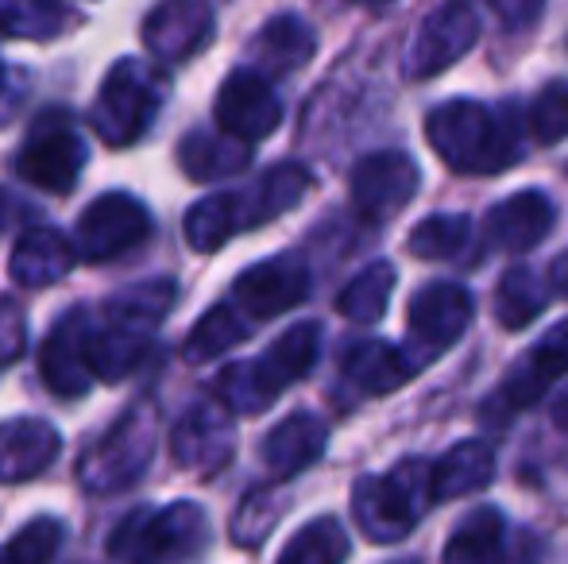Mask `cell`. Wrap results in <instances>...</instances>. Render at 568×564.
I'll list each match as a JSON object with an SVG mask.
<instances>
[{"instance_id": "d6a6232c", "label": "cell", "mask_w": 568, "mask_h": 564, "mask_svg": "<svg viewBox=\"0 0 568 564\" xmlns=\"http://www.w3.org/2000/svg\"><path fill=\"white\" fill-rule=\"evenodd\" d=\"M286 514V495L278 488H252L240 499L236 514L229 522V537L240 550H255L263 545V537L278 526V519Z\"/></svg>"}, {"instance_id": "4fadbf2b", "label": "cell", "mask_w": 568, "mask_h": 564, "mask_svg": "<svg viewBox=\"0 0 568 564\" xmlns=\"http://www.w3.org/2000/svg\"><path fill=\"white\" fill-rule=\"evenodd\" d=\"M422 171L406 151H372L348 174L352 205L364 221H390L414 202Z\"/></svg>"}, {"instance_id": "83f0119b", "label": "cell", "mask_w": 568, "mask_h": 564, "mask_svg": "<svg viewBox=\"0 0 568 564\" xmlns=\"http://www.w3.org/2000/svg\"><path fill=\"white\" fill-rule=\"evenodd\" d=\"M179 158L194 182H221L252 163V143L232 140L225 132H190L179 143Z\"/></svg>"}, {"instance_id": "ab89813d", "label": "cell", "mask_w": 568, "mask_h": 564, "mask_svg": "<svg viewBox=\"0 0 568 564\" xmlns=\"http://www.w3.org/2000/svg\"><path fill=\"white\" fill-rule=\"evenodd\" d=\"M549 294H557V298H568V252H561V256L549 264Z\"/></svg>"}, {"instance_id": "9a60e30c", "label": "cell", "mask_w": 568, "mask_h": 564, "mask_svg": "<svg viewBox=\"0 0 568 564\" xmlns=\"http://www.w3.org/2000/svg\"><path fill=\"white\" fill-rule=\"evenodd\" d=\"M471 321V294L453 279L426 283L410 298L406 309V329L418 348V363H429L434 356H442L445 348H453L464 337Z\"/></svg>"}, {"instance_id": "8992f818", "label": "cell", "mask_w": 568, "mask_h": 564, "mask_svg": "<svg viewBox=\"0 0 568 564\" xmlns=\"http://www.w3.org/2000/svg\"><path fill=\"white\" fill-rule=\"evenodd\" d=\"M429 506L434 499H429L426 460H403L383 475H364L352 491V514L375 545L403 542Z\"/></svg>"}, {"instance_id": "ffe728a7", "label": "cell", "mask_w": 568, "mask_h": 564, "mask_svg": "<svg viewBox=\"0 0 568 564\" xmlns=\"http://www.w3.org/2000/svg\"><path fill=\"white\" fill-rule=\"evenodd\" d=\"M554 202L541 189H523L515 197H503L484 217V236L499 252H530L554 233Z\"/></svg>"}, {"instance_id": "d590c367", "label": "cell", "mask_w": 568, "mask_h": 564, "mask_svg": "<svg viewBox=\"0 0 568 564\" xmlns=\"http://www.w3.org/2000/svg\"><path fill=\"white\" fill-rule=\"evenodd\" d=\"M62 545V522L43 514L31 519L8 545H0V564H51Z\"/></svg>"}, {"instance_id": "9c48e42d", "label": "cell", "mask_w": 568, "mask_h": 564, "mask_svg": "<svg viewBox=\"0 0 568 564\" xmlns=\"http://www.w3.org/2000/svg\"><path fill=\"white\" fill-rule=\"evenodd\" d=\"M85 171V140L67 109H47L16 155V174L47 194H70Z\"/></svg>"}, {"instance_id": "f1b7e54d", "label": "cell", "mask_w": 568, "mask_h": 564, "mask_svg": "<svg viewBox=\"0 0 568 564\" xmlns=\"http://www.w3.org/2000/svg\"><path fill=\"white\" fill-rule=\"evenodd\" d=\"M247 337H252V321H247L232 301H221V306H213L210 314L190 329L182 356H186L190 363H210V360H217L221 352H229V348L244 345Z\"/></svg>"}, {"instance_id": "44dd1931", "label": "cell", "mask_w": 568, "mask_h": 564, "mask_svg": "<svg viewBox=\"0 0 568 564\" xmlns=\"http://www.w3.org/2000/svg\"><path fill=\"white\" fill-rule=\"evenodd\" d=\"M422 363L414 360L406 348L390 345V340H356L344 348L341 356V376L364 399H379L406 383Z\"/></svg>"}, {"instance_id": "ba28073f", "label": "cell", "mask_w": 568, "mask_h": 564, "mask_svg": "<svg viewBox=\"0 0 568 564\" xmlns=\"http://www.w3.org/2000/svg\"><path fill=\"white\" fill-rule=\"evenodd\" d=\"M159 444V414L151 402L128 410L78 464V483L90 495H116L143 480Z\"/></svg>"}, {"instance_id": "2e32d148", "label": "cell", "mask_w": 568, "mask_h": 564, "mask_svg": "<svg viewBox=\"0 0 568 564\" xmlns=\"http://www.w3.org/2000/svg\"><path fill=\"white\" fill-rule=\"evenodd\" d=\"M213 121L232 140L260 143L283 121V101L275 98V90L260 70H232L221 82L217 101H213Z\"/></svg>"}, {"instance_id": "d6986e66", "label": "cell", "mask_w": 568, "mask_h": 564, "mask_svg": "<svg viewBox=\"0 0 568 564\" xmlns=\"http://www.w3.org/2000/svg\"><path fill=\"white\" fill-rule=\"evenodd\" d=\"M39 368H43V383L51 387L59 399H82L90 387L98 383L85 363V309H70L43 340L39 352Z\"/></svg>"}, {"instance_id": "6da1fadb", "label": "cell", "mask_w": 568, "mask_h": 564, "mask_svg": "<svg viewBox=\"0 0 568 564\" xmlns=\"http://www.w3.org/2000/svg\"><path fill=\"white\" fill-rule=\"evenodd\" d=\"M179 290L171 279H151L90 314L85 309V363L93 379L120 383L151 356V337L163 325Z\"/></svg>"}, {"instance_id": "7a4b0ae2", "label": "cell", "mask_w": 568, "mask_h": 564, "mask_svg": "<svg viewBox=\"0 0 568 564\" xmlns=\"http://www.w3.org/2000/svg\"><path fill=\"white\" fill-rule=\"evenodd\" d=\"M434 155L456 174H499L523 158V129L515 105L449 101L426 116Z\"/></svg>"}, {"instance_id": "ee69618b", "label": "cell", "mask_w": 568, "mask_h": 564, "mask_svg": "<svg viewBox=\"0 0 568 564\" xmlns=\"http://www.w3.org/2000/svg\"><path fill=\"white\" fill-rule=\"evenodd\" d=\"M356 4H387V0H356Z\"/></svg>"}, {"instance_id": "7c38bea8", "label": "cell", "mask_w": 568, "mask_h": 564, "mask_svg": "<svg viewBox=\"0 0 568 564\" xmlns=\"http://www.w3.org/2000/svg\"><path fill=\"white\" fill-rule=\"evenodd\" d=\"M476 39H479V16L471 4L449 0V4L434 8V12L418 23L410 47H406V59H403L406 78L418 82V78L445 74L453 62H460L464 54L476 47Z\"/></svg>"}, {"instance_id": "cb8c5ba5", "label": "cell", "mask_w": 568, "mask_h": 564, "mask_svg": "<svg viewBox=\"0 0 568 564\" xmlns=\"http://www.w3.org/2000/svg\"><path fill=\"white\" fill-rule=\"evenodd\" d=\"M74 244L59 228L36 225L16 240L12 259H8V275L20 286H54L74 271Z\"/></svg>"}, {"instance_id": "30bf717a", "label": "cell", "mask_w": 568, "mask_h": 564, "mask_svg": "<svg viewBox=\"0 0 568 564\" xmlns=\"http://www.w3.org/2000/svg\"><path fill=\"white\" fill-rule=\"evenodd\" d=\"M561 376H568V317L557 321L538 345H530L523 356H518L515 368L503 376V383L487 394L484 418L503 422V418L538 407V402L546 399V391Z\"/></svg>"}, {"instance_id": "7bdbcfd3", "label": "cell", "mask_w": 568, "mask_h": 564, "mask_svg": "<svg viewBox=\"0 0 568 564\" xmlns=\"http://www.w3.org/2000/svg\"><path fill=\"white\" fill-rule=\"evenodd\" d=\"M4 82H8V70H4V62H0V93H4Z\"/></svg>"}, {"instance_id": "d4e9b609", "label": "cell", "mask_w": 568, "mask_h": 564, "mask_svg": "<svg viewBox=\"0 0 568 564\" xmlns=\"http://www.w3.org/2000/svg\"><path fill=\"white\" fill-rule=\"evenodd\" d=\"M495 480V452L487 441H460L445 452L437 464H429V499L449 503L484 491Z\"/></svg>"}, {"instance_id": "4dcf8cb0", "label": "cell", "mask_w": 568, "mask_h": 564, "mask_svg": "<svg viewBox=\"0 0 568 564\" xmlns=\"http://www.w3.org/2000/svg\"><path fill=\"white\" fill-rule=\"evenodd\" d=\"M348 530L341 526V519L322 514V519L306 522L291 542L283 545L275 564H344L348 561Z\"/></svg>"}, {"instance_id": "7402d4cb", "label": "cell", "mask_w": 568, "mask_h": 564, "mask_svg": "<svg viewBox=\"0 0 568 564\" xmlns=\"http://www.w3.org/2000/svg\"><path fill=\"white\" fill-rule=\"evenodd\" d=\"M62 437L43 418L0 422V483H28L59 460Z\"/></svg>"}, {"instance_id": "4316f807", "label": "cell", "mask_w": 568, "mask_h": 564, "mask_svg": "<svg viewBox=\"0 0 568 564\" xmlns=\"http://www.w3.org/2000/svg\"><path fill=\"white\" fill-rule=\"evenodd\" d=\"M507 553V519L495 506H476L449 534L442 564H503Z\"/></svg>"}, {"instance_id": "5b68a950", "label": "cell", "mask_w": 568, "mask_h": 564, "mask_svg": "<svg viewBox=\"0 0 568 564\" xmlns=\"http://www.w3.org/2000/svg\"><path fill=\"white\" fill-rule=\"evenodd\" d=\"M210 545V514L190 499L159 511H132L109 537V557L120 564H179Z\"/></svg>"}, {"instance_id": "f546056e", "label": "cell", "mask_w": 568, "mask_h": 564, "mask_svg": "<svg viewBox=\"0 0 568 564\" xmlns=\"http://www.w3.org/2000/svg\"><path fill=\"white\" fill-rule=\"evenodd\" d=\"M395 283H398L395 264L375 259V264H367L364 271H359L356 279L337 294V314L348 317V321H359V325L379 321L383 309H387V301H390V294H395Z\"/></svg>"}, {"instance_id": "3957f363", "label": "cell", "mask_w": 568, "mask_h": 564, "mask_svg": "<svg viewBox=\"0 0 568 564\" xmlns=\"http://www.w3.org/2000/svg\"><path fill=\"white\" fill-rule=\"evenodd\" d=\"M314 186V174L302 163H278L240 194H210L186 213V240L194 252L210 256L221 244H229L244 228H260L283 213L298 209L302 197Z\"/></svg>"}, {"instance_id": "60d3db41", "label": "cell", "mask_w": 568, "mask_h": 564, "mask_svg": "<svg viewBox=\"0 0 568 564\" xmlns=\"http://www.w3.org/2000/svg\"><path fill=\"white\" fill-rule=\"evenodd\" d=\"M23 213V205L16 202L12 194H4V189H0V233H4V228H12V221L20 217Z\"/></svg>"}, {"instance_id": "484cf974", "label": "cell", "mask_w": 568, "mask_h": 564, "mask_svg": "<svg viewBox=\"0 0 568 564\" xmlns=\"http://www.w3.org/2000/svg\"><path fill=\"white\" fill-rule=\"evenodd\" d=\"M252 54L271 74H294V70H302L317 54V35L302 16L283 12L260 28V35H255V43H252Z\"/></svg>"}, {"instance_id": "e0dca14e", "label": "cell", "mask_w": 568, "mask_h": 564, "mask_svg": "<svg viewBox=\"0 0 568 564\" xmlns=\"http://www.w3.org/2000/svg\"><path fill=\"white\" fill-rule=\"evenodd\" d=\"M213 31L217 20L210 0H159L143 20V47L155 62L174 66L202 54L213 43Z\"/></svg>"}, {"instance_id": "e575fe53", "label": "cell", "mask_w": 568, "mask_h": 564, "mask_svg": "<svg viewBox=\"0 0 568 564\" xmlns=\"http://www.w3.org/2000/svg\"><path fill=\"white\" fill-rule=\"evenodd\" d=\"M67 23V8H59L54 0H0V35L54 39Z\"/></svg>"}, {"instance_id": "f6af8a7d", "label": "cell", "mask_w": 568, "mask_h": 564, "mask_svg": "<svg viewBox=\"0 0 568 564\" xmlns=\"http://www.w3.org/2000/svg\"><path fill=\"white\" fill-rule=\"evenodd\" d=\"M403 564H410V561H403Z\"/></svg>"}, {"instance_id": "8fae6325", "label": "cell", "mask_w": 568, "mask_h": 564, "mask_svg": "<svg viewBox=\"0 0 568 564\" xmlns=\"http://www.w3.org/2000/svg\"><path fill=\"white\" fill-rule=\"evenodd\" d=\"M143 240H151L148 205L124 189H113V194H101L98 202L85 205L70 244H74V256L85 264H105V259L140 248Z\"/></svg>"}, {"instance_id": "b9f144b4", "label": "cell", "mask_w": 568, "mask_h": 564, "mask_svg": "<svg viewBox=\"0 0 568 564\" xmlns=\"http://www.w3.org/2000/svg\"><path fill=\"white\" fill-rule=\"evenodd\" d=\"M554 425L568 433V387H565L561 394H557V402H554Z\"/></svg>"}, {"instance_id": "52a82bcc", "label": "cell", "mask_w": 568, "mask_h": 564, "mask_svg": "<svg viewBox=\"0 0 568 564\" xmlns=\"http://www.w3.org/2000/svg\"><path fill=\"white\" fill-rule=\"evenodd\" d=\"M166 90H171V82L159 66H148L140 59L113 62V70L98 90V101H93V132L109 147L135 143L151 129V121L163 113Z\"/></svg>"}, {"instance_id": "8d00e7d4", "label": "cell", "mask_w": 568, "mask_h": 564, "mask_svg": "<svg viewBox=\"0 0 568 564\" xmlns=\"http://www.w3.org/2000/svg\"><path fill=\"white\" fill-rule=\"evenodd\" d=\"M530 132L538 143L568 140V82H549L530 105Z\"/></svg>"}, {"instance_id": "836d02e7", "label": "cell", "mask_w": 568, "mask_h": 564, "mask_svg": "<svg viewBox=\"0 0 568 564\" xmlns=\"http://www.w3.org/2000/svg\"><path fill=\"white\" fill-rule=\"evenodd\" d=\"M471 236V221L464 213H434L406 233V252L418 259H453Z\"/></svg>"}, {"instance_id": "1f68e13d", "label": "cell", "mask_w": 568, "mask_h": 564, "mask_svg": "<svg viewBox=\"0 0 568 564\" xmlns=\"http://www.w3.org/2000/svg\"><path fill=\"white\" fill-rule=\"evenodd\" d=\"M549 286L530 271V267H515L495 286V317L503 329H526L538 314H546Z\"/></svg>"}, {"instance_id": "603a6c76", "label": "cell", "mask_w": 568, "mask_h": 564, "mask_svg": "<svg viewBox=\"0 0 568 564\" xmlns=\"http://www.w3.org/2000/svg\"><path fill=\"white\" fill-rule=\"evenodd\" d=\"M325 449H329V425L317 414L298 410V414L283 418V422L263 437L260 457H263V464L271 468V475L291 480V475L306 472L310 464H317V460L325 457Z\"/></svg>"}, {"instance_id": "74e56055", "label": "cell", "mask_w": 568, "mask_h": 564, "mask_svg": "<svg viewBox=\"0 0 568 564\" xmlns=\"http://www.w3.org/2000/svg\"><path fill=\"white\" fill-rule=\"evenodd\" d=\"M28 352V321L12 298L0 301V368H12Z\"/></svg>"}, {"instance_id": "277c9868", "label": "cell", "mask_w": 568, "mask_h": 564, "mask_svg": "<svg viewBox=\"0 0 568 564\" xmlns=\"http://www.w3.org/2000/svg\"><path fill=\"white\" fill-rule=\"evenodd\" d=\"M322 356V325L298 321L255 360L229 363L217 379V399L229 414H263L286 387L310 376Z\"/></svg>"}, {"instance_id": "ac0fdd59", "label": "cell", "mask_w": 568, "mask_h": 564, "mask_svg": "<svg viewBox=\"0 0 568 564\" xmlns=\"http://www.w3.org/2000/svg\"><path fill=\"white\" fill-rule=\"evenodd\" d=\"M232 452H236V429H232V414L221 402H197L174 425L171 457L182 468H194V472L210 475L229 464Z\"/></svg>"}, {"instance_id": "5bb4252c", "label": "cell", "mask_w": 568, "mask_h": 564, "mask_svg": "<svg viewBox=\"0 0 568 564\" xmlns=\"http://www.w3.org/2000/svg\"><path fill=\"white\" fill-rule=\"evenodd\" d=\"M306 298H310V267L294 252L260 259L247 271H240L236 283H232V306L252 325L271 321V317L286 314V309L302 306Z\"/></svg>"}, {"instance_id": "f35d334b", "label": "cell", "mask_w": 568, "mask_h": 564, "mask_svg": "<svg viewBox=\"0 0 568 564\" xmlns=\"http://www.w3.org/2000/svg\"><path fill=\"white\" fill-rule=\"evenodd\" d=\"M487 4L495 8V16H499L507 31L534 28L541 20V12H546V0H487Z\"/></svg>"}]
</instances>
